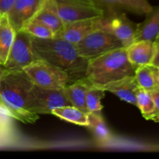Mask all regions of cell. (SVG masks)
<instances>
[{"label": "cell", "instance_id": "cb8c5ba5", "mask_svg": "<svg viewBox=\"0 0 159 159\" xmlns=\"http://www.w3.org/2000/svg\"><path fill=\"white\" fill-rule=\"evenodd\" d=\"M22 30L30 34L32 37L38 38H51L54 37V33L52 30L37 20L30 21Z\"/></svg>", "mask_w": 159, "mask_h": 159}, {"label": "cell", "instance_id": "83f0119b", "mask_svg": "<svg viewBox=\"0 0 159 159\" xmlns=\"http://www.w3.org/2000/svg\"><path fill=\"white\" fill-rule=\"evenodd\" d=\"M0 113L6 115V116H10V115H9V110H8L7 107H6V106L5 105L4 102L2 101L1 99H0Z\"/></svg>", "mask_w": 159, "mask_h": 159}, {"label": "cell", "instance_id": "2e32d148", "mask_svg": "<svg viewBox=\"0 0 159 159\" xmlns=\"http://www.w3.org/2000/svg\"><path fill=\"white\" fill-rule=\"evenodd\" d=\"M159 32V6H152V9L145 14V19L138 23L135 41L141 40H154Z\"/></svg>", "mask_w": 159, "mask_h": 159}, {"label": "cell", "instance_id": "5b68a950", "mask_svg": "<svg viewBox=\"0 0 159 159\" xmlns=\"http://www.w3.org/2000/svg\"><path fill=\"white\" fill-rule=\"evenodd\" d=\"M80 56L90 60L116 48H123L124 44L114 35L102 30H96L85 36L75 44Z\"/></svg>", "mask_w": 159, "mask_h": 159}, {"label": "cell", "instance_id": "603a6c76", "mask_svg": "<svg viewBox=\"0 0 159 159\" xmlns=\"http://www.w3.org/2000/svg\"><path fill=\"white\" fill-rule=\"evenodd\" d=\"M105 96V91L102 89L92 84L89 88L85 98V104L89 113H99L103 107L101 100Z\"/></svg>", "mask_w": 159, "mask_h": 159}, {"label": "cell", "instance_id": "4316f807", "mask_svg": "<svg viewBox=\"0 0 159 159\" xmlns=\"http://www.w3.org/2000/svg\"><path fill=\"white\" fill-rule=\"evenodd\" d=\"M15 0H0V14L8 13Z\"/></svg>", "mask_w": 159, "mask_h": 159}, {"label": "cell", "instance_id": "277c9868", "mask_svg": "<svg viewBox=\"0 0 159 159\" xmlns=\"http://www.w3.org/2000/svg\"><path fill=\"white\" fill-rule=\"evenodd\" d=\"M23 71L34 85L42 88L62 89L71 82L67 73L40 58L25 67Z\"/></svg>", "mask_w": 159, "mask_h": 159}, {"label": "cell", "instance_id": "f546056e", "mask_svg": "<svg viewBox=\"0 0 159 159\" xmlns=\"http://www.w3.org/2000/svg\"><path fill=\"white\" fill-rule=\"evenodd\" d=\"M95 1H96V2H97L98 3H99V0H95Z\"/></svg>", "mask_w": 159, "mask_h": 159}, {"label": "cell", "instance_id": "8992f818", "mask_svg": "<svg viewBox=\"0 0 159 159\" xmlns=\"http://www.w3.org/2000/svg\"><path fill=\"white\" fill-rule=\"evenodd\" d=\"M64 23L101 17L105 9L95 0H54Z\"/></svg>", "mask_w": 159, "mask_h": 159}, {"label": "cell", "instance_id": "484cf974", "mask_svg": "<svg viewBox=\"0 0 159 159\" xmlns=\"http://www.w3.org/2000/svg\"><path fill=\"white\" fill-rule=\"evenodd\" d=\"M154 45H155V54L152 61V65L159 68V32L154 39Z\"/></svg>", "mask_w": 159, "mask_h": 159}, {"label": "cell", "instance_id": "3957f363", "mask_svg": "<svg viewBox=\"0 0 159 159\" xmlns=\"http://www.w3.org/2000/svg\"><path fill=\"white\" fill-rule=\"evenodd\" d=\"M136 68L129 61L125 47L111 50L88 61L85 78L102 86L126 76L134 75Z\"/></svg>", "mask_w": 159, "mask_h": 159}, {"label": "cell", "instance_id": "30bf717a", "mask_svg": "<svg viewBox=\"0 0 159 159\" xmlns=\"http://www.w3.org/2000/svg\"><path fill=\"white\" fill-rule=\"evenodd\" d=\"M46 0H15L7 13L9 22L16 31L23 29L32 21Z\"/></svg>", "mask_w": 159, "mask_h": 159}, {"label": "cell", "instance_id": "ac0fdd59", "mask_svg": "<svg viewBox=\"0 0 159 159\" xmlns=\"http://www.w3.org/2000/svg\"><path fill=\"white\" fill-rule=\"evenodd\" d=\"M135 78L138 85L142 89L153 92L159 89V68L152 64L144 65L136 68Z\"/></svg>", "mask_w": 159, "mask_h": 159}, {"label": "cell", "instance_id": "44dd1931", "mask_svg": "<svg viewBox=\"0 0 159 159\" xmlns=\"http://www.w3.org/2000/svg\"><path fill=\"white\" fill-rule=\"evenodd\" d=\"M96 141L100 144H106L111 139V133L109 130L101 112L89 113V125Z\"/></svg>", "mask_w": 159, "mask_h": 159}, {"label": "cell", "instance_id": "8fae6325", "mask_svg": "<svg viewBox=\"0 0 159 159\" xmlns=\"http://www.w3.org/2000/svg\"><path fill=\"white\" fill-rule=\"evenodd\" d=\"M96 30H100V17L65 23L61 29L54 34V37L76 44L85 36Z\"/></svg>", "mask_w": 159, "mask_h": 159}, {"label": "cell", "instance_id": "5bb4252c", "mask_svg": "<svg viewBox=\"0 0 159 159\" xmlns=\"http://www.w3.org/2000/svg\"><path fill=\"white\" fill-rule=\"evenodd\" d=\"M126 48L129 61L136 68L152 63L155 54L153 40H137Z\"/></svg>", "mask_w": 159, "mask_h": 159}, {"label": "cell", "instance_id": "f1b7e54d", "mask_svg": "<svg viewBox=\"0 0 159 159\" xmlns=\"http://www.w3.org/2000/svg\"><path fill=\"white\" fill-rule=\"evenodd\" d=\"M6 71V68H5L2 65H0V79H1V78L2 77L3 75L5 74Z\"/></svg>", "mask_w": 159, "mask_h": 159}, {"label": "cell", "instance_id": "6da1fadb", "mask_svg": "<svg viewBox=\"0 0 159 159\" xmlns=\"http://www.w3.org/2000/svg\"><path fill=\"white\" fill-rule=\"evenodd\" d=\"M34 54L38 58L62 70L71 82L85 77L88 60L79 54L75 44L59 37H31Z\"/></svg>", "mask_w": 159, "mask_h": 159}, {"label": "cell", "instance_id": "ffe728a7", "mask_svg": "<svg viewBox=\"0 0 159 159\" xmlns=\"http://www.w3.org/2000/svg\"><path fill=\"white\" fill-rule=\"evenodd\" d=\"M51 114L71 124L87 127L89 125V113L74 106L68 105L56 108Z\"/></svg>", "mask_w": 159, "mask_h": 159}, {"label": "cell", "instance_id": "ba28073f", "mask_svg": "<svg viewBox=\"0 0 159 159\" xmlns=\"http://www.w3.org/2000/svg\"><path fill=\"white\" fill-rule=\"evenodd\" d=\"M31 37L32 36L23 30L16 31L7 60L3 65L6 70L20 71L39 59L33 51Z\"/></svg>", "mask_w": 159, "mask_h": 159}, {"label": "cell", "instance_id": "7c38bea8", "mask_svg": "<svg viewBox=\"0 0 159 159\" xmlns=\"http://www.w3.org/2000/svg\"><path fill=\"white\" fill-rule=\"evenodd\" d=\"M98 87L102 89L105 92L112 93L121 100L137 106V94L140 87L134 75L126 76Z\"/></svg>", "mask_w": 159, "mask_h": 159}, {"label": "cell", "instance_id": "4fadbf2b", "mask_svg": "<svg viewBox=\"0 0 159 159\" xmlns=\"http://www.w3.org/2000/svg\"><path fill=\"white\" fill-rule=\"evenodd\" d=\"M106 12L127 11L138 15H145L152 9L149 0H99Z\"/></svg>", "mask_w": 159, "mask_h": 159}, {"label": "cell", "instance_id": "e0dca14e", "mask_svg": "<svg viewBox=\"0 0 159 159\" xmlns=\"http://www.w3.org/2000/svg\"><path fill=\"white\" fill-rule=\"evenodd\" d=\"M33 20H37L44 24L52 30L54 34L58 32L65 24L59 16L54 0H46Z\"/></svg>", "mask_w": 159, "mask_h": 159}, {"label": "cell", "instance_id": "7a4b0ae2", "mask_svg": "<svg viewBox=\"0 0 159 159\" xmlns=\"http://www.w3.org/2000/svg\"><path fill=\"white\" fill-rule=\"evenodd\" d=\"M34 82L23 71L6 70L0 79V99L7 107L11 117L24 124H34L38 114L27 111Z\"/></svg>", "mask_w": 159, "mask_h": 159}, {"label": "cell", "instance_id": "d4e9b609", "mask_svg": "<svg viewBox=\"0 0 159 159\" xmlns=\"http://www.w3.org/2000/svg\"><path fill=\"white\" fill-rule=\"evenodd\" d=\"M151 94L153 98L155 106V114L152 119V121L155 123H159V89L151 92Z\"/></svg>", "mask_w": 159, "mask_h": 159}, {"label": "cell", "instance_id": "52a82bcc", "mask_svg": "<svg viewBox=\"0 0 159 159\" xmlns=\"http://www.w3.org/2000/svg\"><path fill=\"white\" fill-rule=\"evenodd\" d=\"M71 105L62 89H45L34 85L31 91L27 111L34 114H51L56 108Z\"/></svg>", "mask_w": 159, "mask_h": 159}, {"label": "cell", "instance_id": "d6986e66", "mask_svg": "<svg viewBox=\"0 0 159 159\" xmlns=\"http://www.w3.org/2000/svg\"><path fill=\"white\" fill-rule=\"evenodd\" d=\"M16 30L9 22L7 13L0 14V65H4L13 43Z\"/></svg>", "mask_w": 159, "mask_h": 159}, {"label": "cell", "instance_id": "7402d4cb", "mask_svg": "<svg viewBox=\"0 0 159 159\" xmlns=\"http://www.w3.org/2000/svg\"><path fill=\"white\" fill-rule=\"evenodd\" d=\"M136 107L139 109L144 119L152 120L155 114V106L150 92L139 89L137 94Z\"/></svg>", "mask_w": 159, "mask_h": 159}, {"label": "cell", "instance_id": "9c48e42d", "mask_svg": "<svg viewBox=\"0 0 159 159\" xmlns=\"http://www.w3.org/2000/svg\"><path fill=\"white\" fill-rule=\"evenodd\" d=\"M138 23L131 21L124 12H105L100 17V30L119 39L125 48L135 41Z\"/></svg>", "mask_w": 159, "mask_h": 159}, {"label": "cell", "instance_id": "9a60e30c", "mask_svg": "<svg viewBox=\"0 0 159 159\" xmlns=\"http://www.w3.org/2000/svg\"><path fill=\"white\" fill-rule=\"evenodd\" d=\"M91 85V82L85 77L67 85L63 89V91L71 106L89 113L85 104V98L87 91Z\"/></svg>", "mask_w": 159, "mask_h": 159}]
</instances>
